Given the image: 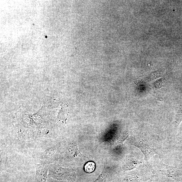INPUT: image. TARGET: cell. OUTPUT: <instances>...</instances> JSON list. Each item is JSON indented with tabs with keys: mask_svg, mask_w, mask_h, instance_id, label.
I'll return each mask as SVG.
<instances>
[{
	"mask_svg": "<svg viewBox=\"0 0 182 182\" xmlns=\"http://www.w3.org/2000/svg\"><path fill=\"white\" fill-rule=\"evenodd\" d=\"M134 145L141 149L145 156V160L147 161L155 153L154 148L143 140H137L135 141Z\"/></svg>",
	"mask_w": 182,
	"mask_h": 182,
	"instance_id": "cell-5",
	"label": "cell"
},
{
	"mask_svg": "<svg viewBox=\"0 0 182 182\" xmlns=\"http://www.w3.org/2000/svg\"><path fill=\"white\" fill-rule=\"evenodd\" d=\"M101 180V176H99V177L96 179L94 181H93V182H100ZM72 182H75L74 181H72Z\"/></svg>",
	"mask_w": 182,
	"mask_h": 182,
	"instance_id": "cell-10",
	"label": "cell"
},
{
	"mask_svg": "<svg viewBox=\"0 0 182 182\" xmlns=\"http://www.w3.org/2000/svg\"><path fill=\"white\" fill-rule=\"evenodd\" d=\"M63 158L70 161H76L85 156L79 151L77 142L75 141L69 142L64 148Z\"/></svg>",
	"mask_w": 182,
	"mask_h": 182,
	"instance_id": "cell-3",
	"label": "cell"
},
{
	"mask_svg": "<svg viewBox=\"0 0 182 182\" xmlns=\"http://www.w3.org/2000/svg\"><path fill=\"white\" fill-rule=\"evenodd\" d=\"M47 182H64L63 181H58L52 178H48Z\"/></svg>",
	"mask_w": 182,
	"mask_h": 182,
	"instance_id": "cell-9",
	"label": "cell"
},
{
	"mask_svg": "<svg viewBox=\"0 0 182 182\" xmlns=\"http://www.w3.org/2000/svg\"><path fill=\"white\" fill-rule=\"evenodd\" d=\"M165 70V69L161 68L148 75L143 76L137 79V83H147L161 77L164 74Z\"/></svg>",
	"mask_w": 182,
	"mask_h": 182,
	"instance_id": "cell-6",
	"label": "cell"
},
{
	"mask_svg": "<svg viewBox=\"0 0 182 182\" xmlns=\"http://www.w3.org/2000/svg\"><path fill=\"white\" fill-rule=\"evenodd\" d=\"M7 149L4 145L1 146V169L6 165L7 161Z\"/></svg>",
	"mask_w": 182,
	"mask_h": 182,
	"instance_id": "cell-7",
	"label": "cell"
},
{
	"mask_svg": "<svg viewBox=\"0 0 182 182\" xmlns=\"http://www.w3.org/2000/svg\"><path fill=\"white\" fill-rule=\"evenodd\" d=\"M36 174L34 182H47L48 179V165L45 166L35 164Z\"/></svg>",
	"mask_w": 182,
	"mask_h": 182,
	"instance_id": "cell-4",
	"label": "cell"
},
{
	"mask_svg": "<svg viewBox=\"0 0 182 182\" xmlns=\"http://www.w3.org/2000/svg\"><path fill=\"white\" fill-rule=\"evenodd\" d=\"M125 164L124 166H126L128 167L127 170H130L133 169L135 168L139 164V161L137 159H135L133 158H126L125 160Z\"/></svg>",
	"mask_w": 182,
	"mask_h": 182,
	"instance_id": "cell-8",
	"label": "cell"
},
{
	"mask_svg": "<svg viewBox=\"0 0 182 182\" xmlns=\"http://www.w3.org/2000/svg\"><path fill=\"white\" fill-rule=\"evenodd\" d=\"M58 145L53 143L38 149L34 155L38 164L45 166L54 163L60 158Z\"/></svg>",
	"mask_w": 182,
	"mask_h": 182,
	"instance_id": "cell-1",
	"label": "cell"
},
{
	"mask_svg": "<svg viewBox=\"0 0 182 182\" xmlns=\"http://www.w3.org/2000/svg\"><path fill=\"white\" fill-rule=\"evenodd\" d=\"M48 178H52L58 181H75L76 174L75 170L70 168H64L55 163L48 165Z\"/></svg>",
	"mask_w": 182,
	"mask_h": 182,
	"instance_id": "cell-2",
	"label": "cell"
}]
</instances>
